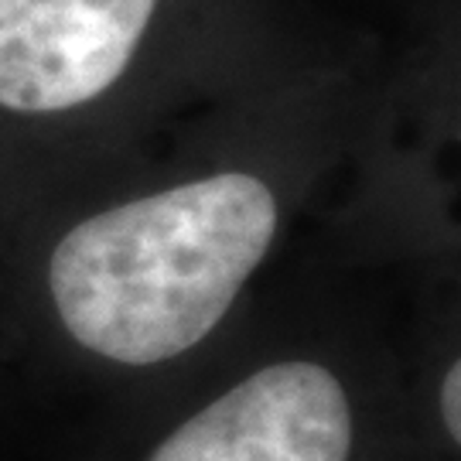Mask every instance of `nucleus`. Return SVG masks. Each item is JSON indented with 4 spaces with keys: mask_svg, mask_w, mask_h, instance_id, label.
Listing matches in <instances>:
<instances>
[{
    "mask_svg": "<svg viewBox=\"0 0 461 461\" xmlns=\"http://www.w3.org/2000/svg\"><path fill=\"white\" fill-rule=\"evenodd\" d=\"M154 0H0V106L59 113L123 76Z\"/></svg>",
    "mask_w": 461,
    "mask_h": 461,
    "instance_id": "2",
    "label": "nucleus"
},
{
    "mask_svg": "<svg viewBox=\"0 0 461 461\" xmlns=\"http://www.w3.org/2000/svg\"><path fill=\"white\" fill-rule=\"evenodd\" d=\"M274 232L277 198L260 178L212 175L68 230L51 253V297L89 352L165 363L222 321Z\"/></svg>",
    "mask_w": 461,
    "mask_h": 461,
    "instance_id": "1",
    "label": "nucleus"
},
{
    "mask_svg": "<svg viewBox=\"0 0 461 461\" xmlns=\"http://www.w3.org/2000/svg\"><path fill=\"white\" fill-rule=\"evenodd\" d=\"M441 413H445L447 434L458 441L461 438V366H451L441 390Z\"/></svg>",
    "mask_w": 461,
    "mask_h": 461,
    "instance_id": "4",
    "label": "nucleus"
},
{
    "mask_svg": "<svg viewBox=\"0 0 461 461\" xmlns=\"http://www.w3.org/2000/svg\"><path fill=\"white\" fill-rule=\"evenodd\" d=\"M352 413L318 363H277L185 420L148 461H348Z\"/></svg>",
    "mask_w": 461,
    "mask_h": 461,
    "instance_id": "3",
    "label": "nucleus"
}]
</instances>
